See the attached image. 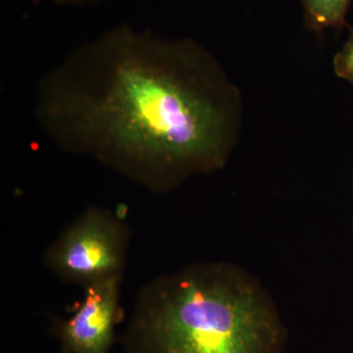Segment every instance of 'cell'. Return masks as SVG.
<instances>
[{
    "mask_svg": "<svg viewBox=\"0 0 353 353\" xmlns=\"http://www.w3.org/2000/svg\"><path fill=\"white\" fill-rule=\"evenodd\" d=\"M301 3L306 28L320 34L345 25L352 0H301Z\"/></svg>",
    "mask_w": 353,
    "mask_h": 353,
    "instance_id": "5b68a950",
    "label": "cell"
},
{
    "mask_svg": "<svg viewBox=\"0 0 353 353\" xmlns=\"http://www.w3.org/2000/svg\"><path fill=\"white\" fill-rule=\"evenodd\" d=\"M333 65L336 75L353 85V29L341 50L334 55Z\"/></svg>",
    "mask_w": 353,
    "mask_h": 353,
    "instance_id": "8992f818",
    "label": "cell"
},
{
    "mask_svg": "<svg viewBox=\"0 0 353 353\" xmlns=\"http://www.w3.org/2000/svg\"><path fill=\"white\" fill-rule=\"evenodd\" d=\"M126 243V229L112 213L90 208L50 246L46 262L60 277L87 285L121 275Z\"/></svg>",
    "mask_w": 353,
    "mask_h": 353,
    "instance_id": "3957f363",
    "label": "cell"
},
{
    "mask_svg": "<svg viewBox=\"0 0 353 353\" xmlns=\"http://www.w3.org/2000/svg\"><path fill=\"white\" fill-rule=\"evenodd\" d=\"M34 117L65 152L90 155L162 192L226 163L240 139L243 102L194 39L169 41L121 25L39 80Z\"/></svg>",
    "mask_w": 353,
    "mask_h": 353,
    "instance_id": "6da1fadb",
    "label": "cell"
},
{
    "mask_svg": "<svg viewBox=\"0 0 353 353\" xmlns=\"http://www.w3.org/2000/svg\"><path fill=\"white\" fill-rule=\"evenodd\" d=\"M120 276L85 285L83 301L55 333L63 353H110L119 317Z\"/></svg>",
    "mask_w": 353,
    "mask_h": 353,
    "instance_id": "277c9868",
    "label": "cell"
},
{
    "mask_svg": "<svg viewBox=\"0 0 353 353\" xmlns=\"http://www.w3.org/2000/svg\"><path fill=\"white\" fill-rule=\"evenodd\" d=\"M53 1L57 2L60 6H78L97 3V2L101 1V0H53Z\"/></svg>",
    "mask_w": 353,
    "mask_h": 353,
    "instance_id": "52a82bcc",
    "label": "cell"
},
{
    "mask_svg": "<svg viewBox=\"0 0 353 353\" xmlns=\"http://www.w3.org/2000/svg\"><path fill=\"white\" fill-rule=\"evenodd\" d=\"M282 325L256 290L218 267H199L146 288L123 353H280Z\"/></svg>",
    "mask_w": 353,
    "mask_h": 353,
    "instance_id": "7a4b0ae2",
    "label": "cell"
}]
</instances>
